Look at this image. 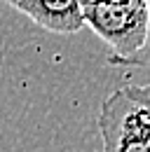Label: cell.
Listing matches in <instances>:
<instances>
[{
  "mask_svg": "<svg viewBox=\"0 0 150 152\" xmlns=\"http://www.w3.org/2000/svg\"><path fill=\"white\" fill-rule=\"evenodd\" d=\"M103 152H150V84H127L101 103Z\"/></svg>",
  "mask_w": 150,
  "mask_h": 152,
  "instance_id": "6da1fadb",
  "label": "cell"
},
{
  "mask_svg": "<svg viewBox=\"0 0 150 152\" xmlns=\"http://www.w3.org/2000/svg\"><path fill=\"white\" fill-rule=\"evenodd\" d=\"M85 26H89L106 45H110V56L134 54L146 38L148 7L146 0L136 2H96L82 10Z\"/></svg>",
  "mask_w": 150,
  "mask_h": 152,
  "instance_id": "7a4b0ae2",
  "label": "cell"
},
{
  "mask_svg": "<svg viewBox=\"0 0 150 152\" xmlns=\"http://www.w3.org/2000/svg\"><path fill=\"white\" fill-rule=\"evenodd\" d=\"M19 12L40 28L59 35H71L85 28L80 0H26Z\"/></svg>",
  "mask_w": 150,
  "mask_h": 152,
  "instance_id": "3957f363",
  "label": "cell"
},
{
  "mask_svg": "<svg viewBox=\"0 0 150 152\" xmlns=\"http://www.w3.org/2000/svg\"><path fill=\"white\" fill-rule=\"evenodd\" d=\"M148 7V23H146V38L143 45L129 54V56H110L108 54V63L110 66H138V68H150V0H146Z\"/></svg>",
  "mask_w": 150,
  "mask_h": 152,
  "instance_id": "277c9868",
  "label": "cell"
},
{
  "mask_svg": "<svg viewBox=\"0 0 150 152\" xmlns=\"http://www.w3.org/2000/svg\"><path fill=\"white\" fill-rule=\"evenodd\" d=\"M96 2H136V0H80L82 10H85V7H89V5H96Z\"/></svg>",
  "mask_w": 150,
  "mask_h": 152,
  "instance_id": "5b68a950",
  "label": "cell"
},
{
  "mask_svg": "<svg viewBox=\"0 0 150 152\" xmlns=\"http://www.w3.org/2000/svg\"><path fill=\"white\" fill-rule=\"evenodd\" d=\"M2 2H7V5H10V7H14V10H21V5H24V2H26V0H2Z\"/></svg>",
  "mask_w": 150,
  "mask_h": 152,
  "instance_id": "8992f818",
  "label": "cell"
}]
</instances>
